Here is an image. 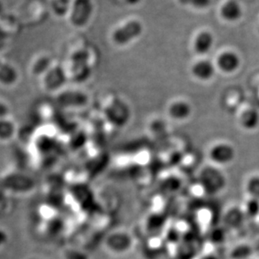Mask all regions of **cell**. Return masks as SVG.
I'll return each mask as SVG.
<instances>
[{
    "instance_id": "obj_22",
    "label": "cell",
    "mask_w": 259,
    "mask_h": 259,
    "mask_svg": "<svg viewBox=\"0 0 259 259\" xmlns=\"http://www.w3.org/2000/svg\"><path fill=\"white\" fill-rule=\"evenodd\" d=\"M179 2L183 5L191 6V7L204 10L209 8L211 5V0H179Z\"/></svg>"
},
{
    "instance_id": "obj_7",
    "label": "cell",
    "mask_w": 259,
    "mask_h": 259,
    "mask_svg": "<svg viewBox=\"0 0 259 259\" xmlns=\"http://www.w3.org/2000/svg\"><path fill=\"white\" fill-rule=\"evenodd\" d=\"M91 0H74L72 1L69 11V18L72 25L82 27L90 21L93 14Z\"/></svg>"
},
{
    "instance_id": "obj_26",
    "label": "cell",
    "mask_w": 259,
    "mask_h": 259,
    "mask_svg": "<svg viewBox=\"0 0 259 259\" xmlns=\"http://www.w3.org/2000/svg\"><path fill=\"white\" fill-rule=\"evenodd\" d=\"M125 1L127 5H132V6L138 5L141 2V0H125Z\"/></svg>"
},
{
    "instance_id": "obj_23",
    "label": "cell",
    "mask_w": 259,
    "mask_h": 259,
    "mask_svg": "<svg viewBox=\"0 0 259 259\" xmlns=\"http://www.w3.org/2000/svg\"><path fill=\"white\" fill-rule=\"evenodd\" d=\"M63 259H89L84 252L74 248H67L62 252Z\"/></svg>"
},
{
    "instance_id": "obj_4",
    "label": "cell",
    "mask_w": 259,
    "mask_h": 259,
    "mask_svg": "<svg viewBox=\"0 0 259 259\" xmlns=\"http://www.w3.org/2000/svg\"><path fill=\"white\" fill-rule=\"evenodd\" d=\"M133 243L129 232L125 231H114L108 235L105 240V248L114 254H124L128 252Z\"/></svg>"
},
{
    "instance_id": "obj_20",
    "label": "cell",
    "mask_w": 259,
    "mask_h": 259,
    "mask_svg": "<svg viewBox=\"0 0 259 259\" xmlns=\"http://www.w3.org/2000/svg\"><path fill=\"white\" fill-rule=\"evenodd\" d=\"M246 190L251 198L259 199V176L250 178L246 185Z\"/></svg>"
},
{
    "instance_id": "obj_1",
    "label": "cell",
    "mask_w": 259,
    "mask_h": 259,
    "mask_svg": "<svg viewBox=\"0 0 259 259\" xmlns=\"http://www.w3.org/2000/svg\"><path fill=\"white\" fill-rule=\"evenodd\" d=\"M236 149L233 145L223 140H217L207 148L206 156L210 164L217 167L227 166L236 158Z\"/></svg>"
},
{
    "instance_id": "obj_21",
    "label": "cell",
    "mask_w": 259,
    "mask_h": 259,
    "mask_svg": "<svg viewBox=\"0 0 259 259\" xmlns=\"http://www.w3.org/2000/svg\"><path fill=\"white\" fill-rule=\"evenodd\" d=\"M251 254L252 249L247 245L237 246L232 252V257H234V259H247Z\"/></svg>"
},
{
    "instance_id": "obj_12",
    "label": "cell",
    "mask_w": 259,
    "mask_h": 259,
    "mask_svg": "<svg viewBox=\"0 0 259 259\" xmlns=\"http://www.w3.org/2000/svg\"><path fill=\"white\" fill-rule=\"evenodd\" d=\"M107 116L112 122L117 124L118 115V125H123V123L125 122L129 116V109L127 105H125V102H122L121 100H115L114 102L111 103L107 109Z\"/></svg>"
},
{
    "instance_id": "obj_5",
    "label": "cell",
    "mask_w": 259,
    "mask_h": 259,
    "mask_svg": "<svg viewBox=\"0 0 259 259\" xmlns=\"http://www.w3.org/2000/svg\"><path fill=\"white\" fill-rule=\"evenodd\" d=\"M142 32L143 25L142 23L137 20H131L114 31L113 40L117 45L125 46L139 37Z\"/></svg>"
},
{
    "instance_id": "obj_16",
    "label": "cell",
    "mask_w": 259,
    "mask_h": 259,
    "mask_svg": "<svg viewBox=\"0 0 259 259\" xmlns=\"http://www.w3.org/2000/svg\"><path fill=\"white\" fill-rule=\"evenodd\" d=\"M214 36L209 31H201L194 39V49L195 53L204 55L209 53L214 46Z\"/></svg>"
},
{
    "instance_id": "obj_8",
    "label": "cell",
    "mask_w": 259,
    "mask_h": 259,
    "mask_svg": "<svg viewBox=\"0 0 259 259\" xmlns=\"http://www.w3.org/2000/svg\"><path fill=\"white\" fill-rule=\"evenodd\" d=\"M57 103L63 108L79 107L84 105L87 96L83 93L77 90H67L63 89L56 95Z\"/></svg>"
},
{
    "instance_id": "obj_6",
    "label": "cell",
    "mask_w": 259,
    "mask_h": 259,
    "mask_svg": "<svg viewBox=\"0 0 259 259\" xmlns=\"http://www.w3.org/2000/svg\"><path fill=\"white\" fill-rule=\"evenodd\" d=\"M193 106L185 99H175L167 104L166 115L167 118L175 122H185L193 115Z\"/></svg>"
},
{
    "instance_id": "obj_13",
    "label": "cell",
    "mask_w": 259,
    "mask_h": 259,
    "mask_svg": "<svg viewBox=\"0 0 259 259\" xmlns=\"http://www.w3.org/2000/svg\"><path fill=\"white\" fill-rule=\"evenodd\" d=\"M54 62L55 61L53 60L50 56L46 53H40L35 58H33L32 62L30 64L29 71L30 74L40 78L43 74L50 68Z\"/></svg>"
},
{
    "instance_id": "obj_10",
    "label": "cell",
    "mask_w": 259,
    "mask_h": 259,
    "mask_svg": "<svg viewBox=\"0 0 259 259\" xmlns=\"http://www.w3.org/2000/svg\"><path fill=\"white\" fill-rule=\"evenodd\" d=\"M241 58L233 51H227L222 53L217 58V67L222 72L231 74L239 69Z\"/></svg>"
},
{
    "instance_id": "obj_3",
    "label": "cell",
    "mask_w": 259,
    "mask_h": 259,
    "mask_svg": "<svg viewBox=\"0 0 259 259\" xmlns=\"http://www.w3.org/2000/svg\"><path fill=\"white\" fill-rule=\"evenodd\" d=\"M67 77V71L63 66L54 62L40 77V85L44 91L56 95L64 89Z\"/></svg>"
},
{
    "instance_id": "obj_14",
    "label": "cell",
    "mask_w": 259,
    "mask_h": 259,
    "mask_svg": "<svg viewBox=\"0 0 259 259\" xmlns=\"http://www.w3.org/2000/svg\"><path fill=\"white\" fill-rule=\"evenodd\" d=\"M242 15V5L237 0H228L221 8V15L227 22H237Z\"/></svg>"
},
{
    "instance_id": "obj_17",
    "label": "cell",
    "mask_w": 259,
    "mask_h": 259,
    "mask_svg": "<svg viewBox=\"0 0 259 259\" xmlns=\"http://www.w3.org/2000/svg\"><path fill=\"white\" fill-rule=\"evenodd\" d=\"M241 126L247 131L255 130L259 125V112L253 108L242 110L238 117Z\"/></svg>"
},
{
    "instance_id": "obj_18",
    "label": "cell",
    "mask_w": 259,
    "mask_h": 259,
    "mask_svg": "<svg viewBox=\"0 0 259 259\" xmlns=\"http://www.w3.org/2000/svg\"><path fill=\"white\" fill-rule=\"evenodd\" d=\"M245 213L242 209L238 208H232L227 211L225 215V222L227 226L230 227H239L242 224V222L244 221Z\"/></svg>"
},
{
    "instance_id": "obj_19",
    "label": "cell",
    "mask_w": 259,
    "mask_h": 259,
    "mask_svg": "<svg viewBox=\"0 0 259 259\" xmlns=\"http://www.w3.org/2000/svg\"><path fill=\"white\" fill-rule=\"evenodd\" d=\"M245 215L249 217H256L259 214V199L251 198L246 202L244 209Z\"/></svg>"
},
{
    "instance_id": "obj_15",
    "label": "cell",
    "mask_w": 259,
    "mask_h": 259,
    "mask_svg": "<svg viewBox=\"0 0 259 259\" xmlns=\"http://www.w3.org/2000/svg\"><path fill=\"white\" fill-rule=\"evenodd\" d=\"M16 134L17 125L12 117L0 120V143H10L16 137Z\"/></svg>"
},
{
    "instance_id": "obj_11",
    "label": "cell",
    "mask_w": 259,
    "mask_h": 259,
    "mask_svg": "<svg viewBox=\"0 0 259 259\" xmlns=\"http://www.w3.org/2000/svg\"><path fill=\"white\" fill-rule=\"evenodd\" d=\"M191 72L196 79L201 82H207L214 77L215 66L210 61L203 59L193 65Z\"/></svg>"
},
{
    "instance_id": "obj_24",
    "label": "cell",
    "mask_w": 259,
    "mask_h": 259,
    "mask_svg": "<svg viewBox=\"0 0 259 259\" xmlns=\"http://www.w3.org/2000/svg\"><path fill=\"white\" fill-rule=\"evenodd\" d=\"M12 117V110L9 103L0 98V120L5 118Z\"/></svg>"
},
{
    "instance_id": "obj_2",
    "label": "cell",
    "mask_w": 259,
    "mask_h": 259,
    "mask_svg": "<svg viewBox=\"0 0 259 259\" xmlns=\"http://www.w3.org/2000/svg\"><path fill=\"white\" fill-rule=\"evenodd\" d=\"M199 181L202 187L207 192L217 194L224 190L227 185L226 176L219 167L214 165H207L199 174Z\"/></svg>"
},
{
    "instance_id": "obj_9",
    "label": "cell",
    "mask_w": 259,
    "mask_h": 259,
    "mask_svg": "<svg viewBox=\"0 0 259 259\" xmlns=\"http://www.w3.org/2000/svg\"><path fill=\"white\" fill-rule=\"evenodd\" d=\"M20 80V72L12 63L0 58V87L12 88Z\"/></svg>"
},
{
    "instance_id": "obj_25",
    "label": "cell",
    "mask_w": 259,
    "mask_h": 259,
    "mask_svg": "<svg viewBox=\"0 0 259 259\" xmlns=\"http://www.w3.org/2000/svg\"><path fill=\"white\" fill-rule=\"evenodd\" d=\"M6 240H7V237H6L5 232L0 231V247H2L4 246L5 242H6Z\"/></svg>"
}]
</instances>
